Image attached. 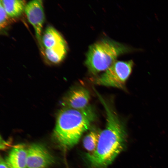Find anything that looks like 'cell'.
<instances>
[{
	"label": "cell",
	"mask_w": 168,
	"mask_h": 168,
	"mask_svg": "<svg viewBox=\"0 0 168 168\" xmlns=\"http://www.w3.org/2000/svg\"><path fill=\"white\" fill-rule=\"evenodd\" d=\"M138 50L139 49L105 38L90 45L85 63L90 72L96 74L106 70L120 55Z\"/></svg>",
	"instance_id": "cell-3"
},
{
	"label": "cell",
	"mask_w": 168,
	"mask_h": 168,
	"mask_svg": "<svg viewBox=\"0 0 168 168\" xmlns=\"http://www.w3.org/2000/svg\"><path fill=\"white\" fill-rule=\"evenodd\" d=\"M67 52V44H61L50 48H45L44 54L48 59L55 64L61 62Z\"/></svg>",
	"instance_id": "cell-11"
},
{
	"label": "cell",
	"mask_w": 168,
	"mask_h": 168,
	"mask_svg": "<svg viewBox=\"0 0 168 168\" xmlns=\"http://www.w3.org/2000/svg\"><path fill=\"white\" fill-rule=\"evenodd\" d=\"M100 131L97 129H92L84 138L83 141V145L88 152V153H92L96 150Z\"/></svg>",
	"instance_id": "cell-12"
},
{
	"label": "cell",
	"mask_w": 168,
	"mask_h": 168,
	"mask_svg": "<svg viewBox=\"0 0 168 168\" xmlns=\"http://www.w3.org/2000/svg\"><path fill=\"white\" fill-rule=\"evenodd\" d=\"M96 118L95 110L89 105L81 109L64 108L57 116L53 133L55 142L63 148L72 147L78 142Z\"/></svg>",
	"instance_id": "cell-2"
},
{
	"label": "cell",
	"mask_w": 168,
	"mask_h": 168,
	"mask_svg": "<svg viewBox=\"0 0 168 168\" xmlns=\"http://www.w3.org/2000/svg\"><path fill=\"white\" fill-rule=\"evenodd\" d=\"M8 15L11 17H16L20 16L25 10V1L20 0H0Z\"/></svg>",
	"instance_id": "cell-10"
},
{
	"label": "cell",
	"mask_w": 168,
	"mask_h": 168,
	"mask_svg": "<svg viewBox=\"0 0 168 168\" xmlns=\"http://www.w3.org/2000/svg\"><path fill=\"white\" fill-rule=\"evenodd\" d=\"M9 16L4 9L2 3L0 2V27L1 30L5 28L7 26Z\"/></svg>",
	"instance_id": "cell-13"
},
{
	"label": "cell",
	"mask_w": 168,
	"mask_h": 168,
	"mask_svg": "<svg viewBox=\"0 0 168 168\" xmlns=\"http://www.w3.org/2000/svg\"><path fill=\"white\" fill-rule=\"evenodd\" d=\"M42 42L45 48H50L59 45L67 44L61 34L51 26L46 28L42 37Z\"/></svg>",
	"instance_id": "cell-9"
},
{
	"label": "cell",
	"mask_w": 168,
	"mask_h": 168,
	"mask_svg": "<svg viewBox=\"0 0 168 168\" xmlns=\"http://www.w3.org/2000/svg\"><path fill=\"white\" fill-rule=\"evenodd\" d=\"M25 11L28 20L33 26L40 48L43 50L42 42V31L44 21L42 1L34 0L26 4Z\"/></svg>",
	"instance_id": "cell-5"
},
{
	"label": "cell",
	"mask_w": 168,
	"mask_h": 168,
	"mask_svg": "<svg viewBox=\"0 0 168 168\" xmlns=\"http://www.w3.org/2000/svg\"><path fill=\"white\" fill-rule=\"evenodd\" d=\"M27 150V168H46L54 162L52 155L42 145L33 144Z\"/></svg>",
	"instance_id": "cell-6"
},
{
	"label": "cell",
	"mask_w": 168,
	"mask_h": 168,
	"mask_svg": "<svg viewBox=\"0 0 168 168\" xmlns=\"http://www.w3.org/2000/svg\"><path fill=\"white\" fill-rule=\"evenodd\" d=\"M90 98V93L87 89L78 87L68 93L63 99V103L66 108L81 109L89 105Z\"/></svg>",
	"instance_id": "cell-7"
},
{
	"label": "cell",
	"mask_w": 168,
	"mask_h": 168,
	"mask_svg": "<svg viewBox=\"0 0 168 168\" xmlns=\"http://www.w3.org/2000/svg\"><path fill=\"white\" fill-rule=\"evenodd\" d=\"M97 95L105 110L106 124L100 131L96 150L86 157L93 167L105 168L124 149L126 134L124 125L114 110L99 93Z\"/></svg>",
	"instance_id": "cell-1"
},
{
	"label": "cell",
	"mask_w": 168,
	"mask_h": 168,
	"mask_svg": "<svg viewBox=\"0 0 168 168\" xmlns=\"http://www.w3.org/2000/svg\"><path fill=\"white\" fill-rule=\"evenodd\" d=\"M134 63L133 60L116 61L100 75L93 79L96 85L125 90Z\"/></svg>",
	"instance_id": "cell-4"
},
{
	"label": "cell",
	"mask_w": 168,
	"mask_h": 168,
	"mask_svg": "<svg viewBox=\"0 0 168 168\" xmlns=\"http://www.w3.org/2000/svg\"><path fill=\"white\" fill-rule=\"evenodd\" d=\"M27 150L22 145L15 146L5 161L9 168H27Z\"/></svg>",
	"instance_id": "cell-8"
},
{
	"label": "cell",
	"mask_w": 168,
	"mask_h": 168,
	"mask_svg": "<svg viewBox=\"0 0 168 168\" xmlns=\"http://www.w3.org/2000/svg\"><path fill=\"white\" fill-rule=\"evenodd\" d=\"M0 168H9L5 161L1 157L0 158Z\"/></svg>",
	"instance_id": "cell-14"
}]
</instances>
